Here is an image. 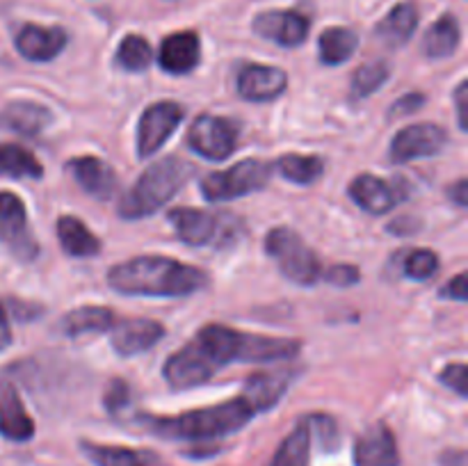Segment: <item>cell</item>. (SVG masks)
Listing matches in <instances>:
<instances>
[{
  "instance_id": "cell-1",
  "label": "cell",
  "mask_w": 468,
  "mask_h": 466,
  "mask_svg": "<svg viewBox=\"0 0 468 466\" xmlns=\"http://www.w3.org/2000/svg\"><path fill=\"white\" fill-rule=\"evenodd\" d=\"M302 341L297 338L263 336L247 334L224 324H206L197 336L167 356L165 361V382L174 391L201 387L227 364H268L286 361L300 355Z\"/></svg>"
},
{
  "instance_id": "cell-2",
  "label": "cell",
  "mask_w": 468,
  "mask_h": 466,
  "mask_svg": "<svg viewBox=\"0 0 468 466\" xmlns=\"http://www.w3.org/2000/svg\"><path fill=\"white\" fill-rule=\"evenodd\" d=\"M208 274L167 256H135L110 268L112 291L131 297H186L208 286Z\"/></svg>"
},
{
  "instance_id": "cell-3",
  "label": "cell",
  "mask_w": 468,
  "mask_h": 466,
  "mask_svg": "<svg viewBox=\"0 0 468 466\" xmlns=\"http://www.w3.org/2000/svg\"><path fill=\"white\" fill-rule=\"evenodd\" d=\"M256 416V409L250 405L245 396H238L236 400L219 402L213 407H201V409L186 411L181 416H169V418H151L144 420L146 428L163 439H181V441H213V439L227 437L245 428Z\"/></svg>"
},
{
  "instance_id": "cell-4",
  "label": "cell",
  "mask_w": 468,
  "mask_h": 466,
  "mask_svg": "<svg viewBox=\"0 0 468 466\" xmlns=\"http://www.w3.org/2000/svg\"><path fill=\"white\" fill-rule=\"evenodd\" d=\"M192 172H195L192 164L174 155L158 160L140 174L131 190L123 192L117 206L119 215L123 219L149 217L186 185Z\"/></svg>"
},
{
  "instance_id": "cell-5",
  "label": "cell",
  "mask_w": 468,
  "mask_h": 466,
  "mask_svg": "<svg viewBox=\"0 0 468 466\" xmlns=\"http://www.w3.org/2000/svg\"><path fill=\"white\" fill-rule=\"evenodd\" d=\"M178 240L190 247H229L240 238L242 222L231 213H208L190 206H178L167 213Z\"/></svg>"
},
{
  "instance_id": "cell-6",
  "label": "cell",
  "mask_w": 468,
  "mask_h": 466,
  "mask_svg": "<svg viewBox=\"0 0 468 466\" xmlns=\"http://www.w3.org/2000/svg\"><path fill=\"white\" fill-rule=\"evenodd\" d=\"M265 251L277 260L286 279L300 286H314L323 279V263L318 254L292 228L277 227L265 238Z\"/></svg>"
},
{
  "instance_id": "cell-7",
  "label": "cell",
  "mask_w": 468,
  "mask_h": 466,
  "mask_svg": "<svg viewBox=\"0 0 468 466\" xmlns=\"http://www.w3.org/2000/svg\"><path fill=\"white\" fill-rule=\"evenodd\" d=\"M272 169L256 158H247L236 163L233 167L213 172L201 181V195L208 201H229L240 199L251 192L263 190L270 183Z\"/></svg>"
},
{
  "instance_id": "cell-8",
  "label": "cell",
  "mask_w": 468,
  "mask_h": 466,
  "mask_svg": "<svg viewBox=\"0 0 468 466\" xmlns=\"http://www.w3.org/2000/svg\"><path fill=\"white\" fill-rule=\"evenodd\" d=\"M187 146L206 160H227L238 146V126L227 117L199 114L187 131Z\"/></svg>"
},
{
  "instance_id": "cell-9",
  "label": "cell",
  "mask_w": 468,
  "mask_h": 466,
  "mask_svg": "<svg viewBox=\"0 0 468 466\" xmlns=\"http://www.w3.org/2000/svg\"><path fill=\"white\" fill-rule=\"evenodd\" d=\"M0 242L7 247L14 259L23 263L35 260L39 254V245L27 227L26 204L14 192L3 190H0Z\"/></svg>"
},
{
  "instance_id": "cell-10",
  "label": "cell",
  "mask_w": 468,
  "mask_h": 466,
  "mask_svg": "<svg viewBox=\"0 0 468 466\" xmlns=\"http://www.w3.org/2000/svg\"><path fill=\"white\" fill-rule=\"evenodd\" d=\"M183 117H186V110L174 101H160V103L149 105L137 123V155L151 158L154 154H158L160 146L172 137Z\"/></svg>"
},
{
  "instance_id": "cell-11",
  "label": "cell",
  "mask_w": 468,
  "mask_h": 466,
  "mask_svg": "<svg viewBox=\"0 0 468 466\" xmlns=\"http://www.w3.org/2000/svg\"><path fill=\"white\" fill-rule=\"evenodd\" d=\"M446 144L448 132L441 126H437V123H414V126L402 128L393 137L388 155H391L393 163H411V160L441 154Z\"/></svg>"
},
{
  "instance_id": "cell-12",
  "label": "cell",
  "mask_w": 468,
  "mask_h": 466,
  "mask_svg": "<svg viewBox=\"0 0 468 466\" xmlns=\"http://www.w3.org/2000/svg\"><path fill=\"white\" fill-rule=\"evenodd\" d=\"M309 30L311 21L295 9H272V12H263L254 18L256 35L279 46H286V48L304 44Z\"/></svg>"
},
{
  "instance_id": "cell-13",
  "label": "cell",
  "mask_w": 468,
  "mask_h": 466,
  "mask_svg": "<svg viewBox=\"0 0 468 466\" xmlns=\"http://www.w3.org/2000/svg\"><path fill=\"white\" fill-rule=\"evenodd\" d=\"M355 466H400L396 437L387 423H375L361 434L352 448Z\"/></svg>"
},
{
  "instance_id": "cell-14",
  "label": "cell",
  "mask_w": 468,
  "mask_h": 466,
  "mask_svg": "<svg viewBox=\"0 0 468 466\" xmlns=\"http://www.w3.org/2000/svg\"><path fill=\"white\" fill-rule=\"evenodd\" d=\"M288 76L268 64H245L238 73V94L251 103H268L286 91Z\"/></svg>"
},
{
  "instance_id": "cell-15",
  "label": "cell",
  "mask_w": 468,
  "mask_h": 466,
  "mask_svg": "<svg viewBox=\"0 0 468 466\" xmlns=\"http://www.w3.org/2000/svg\"><path fill=\"white\" fill-rule=\"evenodd\" d=\"M110 332H112L110 343H112L114 352L122 356H135L140 352L151 350L165 336L163 324L149 318L119 320Z\"/></svg>"
},
{
  "instance_id": "cell-16",
  "label": "cell",
  "mask_w": 468,
  "mask_h": 466,
  "mask_svg": "<svg viewBox=\"0 0 468 466\" xmlns=\"http://www.w3.org/2000/svg\"><path fill=\"white\" fill-rule=\"evenodd\" d=\"M67 41L69 37L64 27H46L37 26V23H27L14 37L16 50L30 62H50V59L62 53Z\"/></svg>"
},
{
  "instance_id": "cell-17",
  "label": "cell",
  "mask_w": 468,
  "mask_h": 466,
  "mask_svg": "<svg viewBox=\"0 0 468 466\" xmlns=\"http://www.w3.org/2000/svg\"><path fill=\"white\" fill-rule=\"evenodd\" d=\"M350 196L366 213L384 215L396 208L398 201L402 199V192L400 183H391L375 174H359L350 183Z\"/></svg>"
},
{
  "instance_id": "cell-18",
  "label": "cell",
  "mask_w": 468,
  "mask_h": 466,
  "mask_svg": "<svg viewBox=\"0 0 468 466\" xmlns=\"http://www.w3.org/2000/svg\"><path fill=\"white\" fill-rule=\"evenodd\" d=\"M201 59V41L199 35L192 30L174 32L165 37L158 50V64L163 71L172 76H186L199 64Z\"/></svg>"
},
{
  "instance_id": "cell-19",
  "label": "cell",
  "mask_w": 468,
  "mask_h": 466,
  "mask_svg": "<svg viewBox=\"0 0 468 466\" xmlns=\"http://www.w3.org/2000/svg\"><path fill=\"white\" fill-rule=\"evenodd\" d=\"M67 172L94 199H110L117 192V174H114V169L105 160L94 158V155H80V158L69 160Z\"/></svg>"
},
{
  "instance_id": "cell-20",
  "label": "cell",
  "mask_w": 468,
  "mask_h": 466,
  "mask_svg": "<svg viewBox=\"0 0 468 466\" xmlns=\"http://www.w3.org/2000/svg\"><path fill=\"white\" fill-rule=\"evenodd\" d=\"M295 375L297 370L291 368L261 370V373H254L247 379L245 388H242V396L250 400V405L254 407L256 414L268 411L282 400V396L288 391V387H291Z\"/></svg>"
},
{
  "instance_id": "cell-21",
  "label": "cell",
  "mask_w": 468,
  "mask_h": 466,
  "mask_svg": "<svg viewBox=\"0 0 468 466\" xmlns=\"http://www.w3.org/2000/svg\"><path fill=\"white\" fill-rule=\"evenodd\" d=\"M0 434L7 441H30L35 437V420L23 407L21 397H18L16 388L0 379Z\"/></svg>"
},
{
  "instance_id": "cell-22",
  "label": "cell",
  "mask_w": 468,
  "mask_h": 466,
  "mask_svg": "<svg viewBox=\"0 0 468 466\" xmlns=\"http://www.w3.org/2000/svg\"><path fill=\"white\" fill-rule=\"evenodd\" d=\"M50 119H53L50 110L35 101H12L0 112V128L16 132V135L35 137L48 126Z\"/></svg>"
},
{
  "instance_id": "cell-23",
  "label": "cell",
  "mask_w": 468,
  "mask_h": 466,
  "mask_svg": "<svg viewBox=\"0 0 468 466\" xmlns=\"http://www.w3.org/2000/svg\"><path fill=\"white\" fill-rule=\"evenodd\" d=\"M80 450L94 466H160V457L151 450L94 441H80Z\"/></svg>"
},
{
  "instance_id": "cell-24",
  "label": "cell",
  "mask_w": 468,
  "mask_h": 466,
  "mask_svg": "<svg viewBox=\"0 0 468 466\" xmlns=\"http://www.w3.org/2000/svg\"><path fill=\"white\" fill-rule=\"evenodd\" d=\"M419 27V7L416 3H400L378 23L375 35L388 46V48H400L414 37Z\"/></svg>"
},
{
  "instance_id": "cell-25",
  "label": "cell",
  "mask_w": 468,
  "mask_h": 466,
  "mask_svg": "<svg viewBox=\"0 0 468 466\" xmlns=\"http://www.w3.org/2000/svg\"><path fill=\"white\" fill-rule=\"evenodd\" d=\"M58 240L62 249L76 259H90V256L99 254L101 249L99 238L87 228L85 222H80L73 215H62L58 219Z\"/></svg>"
},
{
  "instance_id": "cell-26",
  "label": "cell",
  "mask_w": 468,
  "mask_h": 466,
  "mask_svg": "<svg viewBox=\"0 0 468 466\" xmlns=\"http://www.w3.org/2000/svg\"><path fill=\"white\" fill-rule=\"evenodd\" d=\"M117 315L105 306H80L73 309L59 320V332L67 336H82V334H99L112 329Z\"/></svg>"
},
{
  "instance_id": "cell-27",
  "label": "cell",
  "mask_w": 468,
  "mask_h": 466,
  "mask_svg": "<svg viewBox=\"0 0 468 466\" xmlns=\"http://www.w3.org/2000/svg\"><path fill=\"white\" fill-rule=\"evenodd\" d=\"M462 41V26L452 14H443L423 37V53L432 59H443L457 50Z\"/></svg>"
},
{
  "instance_id": "cell-28",
  "label": "cell",
  "mask_w": 468,
  "mask_h": 466,
  "mask_svg": "<svg viewBox=\"0 0 468 466\" xmlns=\"http://www.w3.org/2000/svg\"><path fill=\"white\" fill-rule=\"evenodd\" d=\"M356 46H359V37L350 27H327L320 35L318 48L320 59L327 67H336V64L347 62L355 55Z\"/></svg>"
},
{
  "instance_id": "cell-29",
  "label": "cell",
  "mask_w": 468,
  "mask_h": 466,
  "mask_svg": "<svg viewBox=\"0 0 468 466\" xmlns=\"http://www.w3.org/2000/svg\"><path fill=\"white\" fill-rule=\"evenodd\" d=\"M311 429L306 420H302L291 434L282 441L268 466H309L311 460Z\"/></svg>"
},
{
  "instance_id": "cell-30",
  "label": "cell",
  "mask_w": 468,
  "mask_h": 466,
  "mask_svg": "<svg viewBox=\"0 0 468 466\" xmlns=\"http://www.w3.org/2000/svg\"><path fill=\"white\" fill-rule=\"evenodd\" d=\"M277 169L297 185H311L318 181L324 172V160L320 155H300V154H286L277 160Z\"/></svg>"
},
{
  "instance_id": "cell-31",
  "label": "cell",
  "mask_w": 468,
  "mask_h": 466,
  "mask_svg": "<svg viewBox=\"0 0 468 466\" xmlns=\"http://www.w3.org/2000/svg\"><path fill=\"white\" fill-rule=\"evenodd\" d=\"M0 174L12 178H39L44 174V167L23 146L0 144Z\"/></svg>"
},
{
  "instance_id": "cell-32",
  "label": "cell",
  "mask_w": 468,
  "mask_h": 466,
  "mask_svg": "<svg viewBox=\"0 0 468 466\" xmlns=\"http://www.w3.org/2000/svg\"><path fill=\"white\" fill-rule=\"evenodd\" d=\"M154 59V48L149 41L140 35H126L119 44L114 62L126 71H144Z\"/></svg>"
},
{
  "instance_id": "cell-33",
  "label": "cell",
  "mask_w": 468,
  "mask_h": 466,
  "mask_svg": "<svg viewBox=\"0 0 468 466\" xmlns=\"http://www.w3.org/2000/svg\"><path fill=\"white\" fill-rule=\"evenodd\" d=\"M388 78H391V67L384 59L361 64L359 71L352 76V99H366V96L375 94Z\"/></svg>"
},
{
  "instance_id": "cell-34",
  "label": "cell",
  "mask_w": 468,
  "mask_h": 466,
  "mask_svg": "<svg viewBox=\"0 0 468 466\" xmlns=\"http://www.w3.org/2000/svg\"><path fill=\"white\" fill-rule=\"evenodd\" d=\"M402 270L410 279H416V281H428L437 274L439 270V256L430 249H411L410 254L405 256V263H402Z\"/></svg>"
},
{
  "instance_id": "cell-35",
  "label": "cell",
  "mask_w": 468,
  "mask_h": 466,
  "mask_svg": "<svg viewBox=\"0 0 468 466\" xmlns=\"http://www.w3.org/2000/svg\"><path fill=\"white\" fill-rule=\"evenodd\" d=\"M306 425L311 429V437H318L320 448L324 452H334L336 450L338 441H341V434H338L336 420L327 414H314L306 418Z\"/></svg>"
},
{
  "instance_id": "cell-36",
  "label": "cell",
  "mask_w": 468,
  "mask_h": 466,
  "mask_svg": "<svg viewBox=\"0 0 468 466\" xmlns=\"http://www.w3.org/2000/svg\"><path fill=\"white\" fill-rule=\"evenodd\" d=\"M439 379H441V384H446V387H451L452 391L457 393V396L466 397L468 396V377H466V364H451L446 365V368L441 370V375H439Z\"/></svg>"
},
{
  "instance_id": "cell-37",
  "label": "cell",
  "mask_w": 468,
  "mask_h": 466,
  "mask_svg": "<svg viewBox=\"0 0 468 466\" xmlns=\"http://www.w3.org/2000/svg\"><path fill=\"white\" fill-rule=\"evenodd\" d=\"M323 277L324 281L334 283V286L347 288V286H355V283L359 281L361 272L359 268H355V265H332L329 270H323Z\"/></svg>"
},
{
  "instance_id": "cell-38",
  "label": "cell",
  "mask_w": 468,
  "mask_h": 466,
  "mask_svg": "<svg viewBox=\"0 0 468 466\" xmlns=\"http://www.w3.org/2000/svg\"><path fill=\"white\" fill-rule=\"evenodd\" d=\"M128 402H131V388H128V384L123 379H114L110 384L108 393H105V407H108L110 414H117Z\"/></svg>"
},
{
  "instance_id": "cell-39",
  "label": "cell",
  "mask_w": 468,
  "mask_h": 466,
  "mask_svg": "<svg viewBox=\"0 0 468 466\" xmlns=\"http://www.w3.org/2000/svg\"><path fill=\"white\" fill-rule=\"evenodd\" d=\"M423 103H425V96L419 94V91H411V94H405L402 99H398L396 103L391 105V110H388V117L391 119L393 117L396 119L407 117V114H411V112H416V110L423 108Z\"/></svg>"
},
{
  "instance_id": "cell-40",
  "label": "cell",
  "mask_w": 468,
  "mask_h": 466,
  "mask_svg": "<svg viewBox=\"0 0 468 466\" xmlns=\"http://www.w3.org/2000/svg\"><path fill=\"white\" fill-rule=\"evenodd\" d=\"M439 295L446 297V300H455V302H466L468 300V288H466V274L460 272L455 279L446 283V286L439 291Z\"/></svg>"
},
{
  "instance_id": "cell-41",
  "label": "cell",
  "mask_w": 468,
  "mask_h": 466,
  "mask_svg": "<svg viewBox=\"0 0 468 466\" xmlns=\"http://www.w3.org/2000/svg\"><path fill=\"white\" fill-rule=\"evenodd\" d=\"M452 99H455V108H457V122H460V128L462 131H466L468 126V119H466V105H468V82L462 80L460 85H457L455 94H452Z\"/></svg>"
},
{
  "instance_id": "cell-42",
  "label": "cell",
  "mask_w": 468,
  "mask_h": 466,
  "mask_svg": "<svg viewBox=\"0 0 468 466\" xmlns=\"http://www.w3.org/2000/svg\"><path fill=\"white\" fill-rule=\"evenodd\" d=\"M12 343V329H9L7 313H5L3 304H0V352H5Z\"/></svg>"
},
{
  "instance_id": "cell-43",
  "label": "cell",
  "mask_w": 468,
  "mask_h": 466,
  "mask_svg": "<svg viewBox=\"0 0 468 466\" xmlns=\"http://www.w3.org/2000/svg\"><path fill=\"white\" fill-rule=\"evenodd\" d=\"M448 195H451V199L455 201L457 206H462V208H464V206L468 204V199H466V178H460V181L455 183V185L451 187V190H448Z\"/></svg>"
}]
</instances>
